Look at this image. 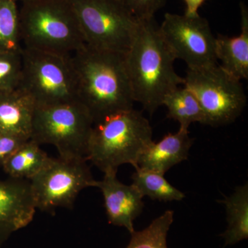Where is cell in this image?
Returning <instances> with one entry per match:
<instances>
[{
    "label": "cell",
    "mask_w": 248,
    "mask_h": 248,
    "mask_svg": "<svg viewBox=\"0 0 248 248\" xmlns=\"http://www.w3.org/2000/svg\"><path fill=\"white\" fill-rule=\"evenodd\" d=\"M135 102L151 115L165 96L184 84L176 73V59L160 33L154 18L139 20L131 45L124 55Z\"/></svg>",
    "instance_id": "6da1fadb"
},
{
    "label": "cell",
    "mask_w": 248,
    "mask_h": 248,
    "mask_svg": "<svg viewBox=\"0 0 248 248\" xmlns=\"http://www.w3.org/2000/svg\"><path fill=\"white\" fill-rule=\"evenodd\" d=\"M124 55L86 45L71 55L79 101L89 110L94 123L133 108L135 101Z\"/></svg>",
    "instance_id": "7a4b0ae2"
},
{
    "label": "cell",
    "mask_w": 248,
    "mask_h": 248,
    "mask_svg": "<svg viewBox=\"0 0 248 248\" xmlns=\"http://www.w3.org/2000/svg\"><path fill=\"white\" fill-rule=\"evenodd\" d=\"M152 138L151 124L141 112L134 108L121 111L93 124L87 160L104 173L117 172L125 164L136 169Z\"/></svg>",
    "instance_id": "3957f363"
},
{
    "label": "cell",
    "mask_w": 248,
    "mask_h": 248,
    "mask_svg": "<svg viewBox=\"0 0 248 248\" xmlns=\"http://www.w3.org/2000/svg\"><path fill=\"white\" fill-rule=\"evenodd\" d=\"M19 14L24 48L71 56L86 45L69 0L26 1Z\"/></svg>",
    "instance_id": "277c9868"
},
{
    "label": "cell",
    "mask_w": 248,
    "mask_h": 248,
    "mask_svg": "<svg viewBox=\"0 0 248 248\" xmlns=\"http://www.w3.org/2000/svg\"><path fill=\"white\" fill-rule=\"evenodd\" d=\"M93 124L92 116L79 101L36 107L31 140L53 145L60 157L87 160Z\"/></svg>",
    "instance_id": "5b68a950"
},
{
    "label": "cell",
    "mask_w": 248,
    "mask_h": 248,
    "mask_svg": "<svg viewBox=\"0 0 248 248\" xmlns=\"http://www.w3.org/2000/svg\"><path fill=\"white\" fill-rule=\"evenodd\" d=\"M22 57L19 88L32 97L36 107L79 101L71 56L22 47Z\"/></svg>",
    "instance_id": "8992f818"
},
{
    "label": "cell",
    "mask_w": 248,
    "mask_h": 248,
    "mask_svg": "<svg viewBox=\"0 0 248 248\" xmlns=\"http://www.w3.org/2000/svg\"><path fill=\"white\" fill-rule=\"evenodd\" d=\"M86 45L98 50L128 51L138 20L121 0H69Z\"/></svg>",
    "instance_id": "52a82bcc"
},
{
    "label": "cell",
    "mask_w": 248,
    "mask_h": 248,
    "mask_svg": "<svg viewBox=\"0 0 248 248\" xmlns=\"http://www.w3.org/2000/svg\"><path fill=\"white\" fill-rule=\"evenodd\" d=\"M184 86L200 103L206 125L219 126L234 122L246 106L247 97L241 80L218 64L188 68Z\"/></svg>",
    "instance_id": "ba28073f"
},
{
    "label": "cell",
    "mask_w": 248,
    "mask_h": 248,
    "mask_svg": "<svg viewBox=\"0 0 248 248\" xmlns=\"http://www.w3.org/2000/svg\"><path fill=\"white\" fill-rule=\"evenodd\" d=\"M36 208L52 212L57 208H73L81 190L97 187L87 160L50 157L31 180Z\"/></svg>",
    "instance_id": "9c48e42d"
},
{
    "label": "cell",
    "mask_w": 248,
    "mask_h": 248,
    "mask_svg": "<svg viewBox=\"0 0 248 248\" xmlns=\"http://www.w3.org/2000/svg\"><path fill=\"white\" fill-rule=\"evenodd\" d=\"M159 27L174 58L185 62L188 68L217 64L216 37L205 18L167 13Z\"/></svg>",
    "instance_id": "30bf717a"
},
{
    "label": "cell",
    "mask_w": 248,
    "mask_h": 248,
    "mask_svg": "<svg viewBox=\"0 0 248 248\" xmlns=\"http://www.w3.org/2000/svg\"><path fill=\"white\" fill-rule=\"evenodd\" d=\"M36 209L29 180L0 181V248L13 233L32 221Z\"/></svg>",
    "instance_id": "8fae6325"
},
{
    "label": "cell",
    "mask_w": 248,
    "mask_h": 248,
    "mask_svg": "<svg viewBox=\"0 0 248 248\" xmlns=\"http://www.w3.org/2000/svg\"><path fill=\"white\" fill-rule=\"evenodd\" d=\"M97 187L102 191L109 223L124 227L133 232V221L143 208V196L131 184H122L117 178V172H107Z\"/></svg>",
    "instance_id": "7c38bea8"
},
{
    "label": "cell",
    "mask_w": 248,
    "mask_h": 248,
    "mask_svg": "<svg viewBox=\"0 0 248 248\" xmlns=\"http://www.w3.org/2000/svg\"><path fill=\"white\" fill-rule=\"evenodd\" d=\"M192 143L188 130L180 128L177 133L168 134L161 141H152L140 156L136 169L164 174L187 159Z\"/></svg>",
    "instance_id": "4fadbf2b"
},
{
    "label": "cell",
    "mask_w": 248,
    "mask_h": 248,
    "mask_svg": "<svg viewBox=\"0 0 248 248\" xmlns=\"http://www.w3.org/2000/svg\"><path fill=\"white\" fill-rule=\"evenodd\" d=\"M35 108L33 99L20 88L0 93V133L30 140Z\"/></svg>",
    "instance_id": "5bb4252c"
},
{
    "label": "cell",
    "mask_w": 248,
    "mask_h": 248,
    "mask_svg": "<svg viewBox=\"0 0 248 248\" xmlns=\"http://www.w3.org/2000/svg\"><path fill=\"white\" fill-rule=\"evenodd\" d=\"M241 34L235 37L218 35L216 37L217 60L220 66L239 80L248 78V9L240 3Z\"/></svg>",
    "instance_id": "9a60e30c"
},
{
    "label": "cell",
    "mask_w": 248,
    "mask_h": 248,
    "mask_svg": "<svg viewBox=\"0 0 248 248\" xmlns=\"http://www.w3.org/2000/svg\"><path fill=\"white\" fill-rule=\"evenodd\" d=\"M49 159L40 145L30 139L8 158L2 169L10 178L29 181L45 167Z\"/></svg>",
    "instance_id": "2e32d148"
},
{
    "label": "cell",
    "mask_w": 248,
    "mask_h": 248,
    "mask_svg": "<svg viewBox=\"0 0 248 248\" xmlns=\"http://www.w3.org/2000/svg\"><path fill=\"white\" fill-rule=\"evenodd\" d=\"M226 206L228 228L222 234L226 246L237 244L248 237V184L236 187L234 193L219 201Z\"/></svg>",
    "instance_id": "e0dca14e"
},
{
    "label": "cell",
    "mask_w": 248,
    "mask_h": 248,
    "mask_svg": "<svg viewBox=\"0 0 248 248\" xmlns=\"http://www.w3.org/2000/svg\"><path fill=\"white\" fill-rule=\"evenodd\" d=\"M163 105L167 108V117L179 122L180 128L188 130L190 124L195 122L206 125L205 114L200 103L186 86H179L166 94Z\"/></svg>",
    "instance_id": "ac0fdd59"
},
{
    "label": "cell",
    "mask_w": 248,
    "mask_h": 248,
    "mask_svg": "<svg viewBox=\"0 0 248 248\" xmlns=\"http://www.w3.org/2000/svg\"><path fill=\"white\" fill-rule=\"evenodd\" d=\"M164 174L146 170L136 169L132 176L133 185L143 197L161 202L182 201L185 195L177 190L164 177Z\"/></svg>",
    "instance_id": "d6986e66"
},
{
    "label": "cell",
    "mask_w": 248,
    "mask_h": 248,
    "mask_svg": "<svg viewBox=\"0 0 248 248\" xmlns=\"http://www.w3.org/2000/svg\"><path fill=\"white\" fill-rule=\"evenodd\" d=\"M174 221V212L167 210L141 231H134L126 248H169L167 235Z\"/></svg>",
    "instance_id": "ffe728a7"
},
{
    "label": "cell",
    "mask_w": 248,
    "mask_h": 248,
    "mask_svg": "<svg viewBox=\"0 0 248 248\" xmlns=\"http://www.w3.org/2000/svg\"><path fill=\"white\" fill-rule=\"evenodd\" d=\"M16 0H0V50L16 51L21 46L19 14Z\"/></svg>",
    "instance_id": "44dd1931"
},
{
    "label": "cell",
    "mask_w": 248,
    "mask_h": 248,
    "mask_svg": "<svg viewBox=\"0 0 248 248\" xmlns=\"http://www.w3.org/2000/svg\"><path fill=\"white\" fill-rule=\"evenodd\" d=\"M22 76V49L16 51L0 50V93L19 89Z\"/></svg>",
    "instance_id": "7402d4cb"
},
{
    "label": "cell",
    "mask_w": 248,
    "mask_h": 248,
    "mask_svg": "<svg viewBox=\"0 0 248 248\" xmlns=\"http://www.w3.org/2000/svg\"><path fill=\"white\" fill-rule=\"evenodd\" d=\"M138 20L154 18L155 14L164 7L166 0H121Z\"/></svg>",
    "instance_id": "603a6c76"
},
{
    "label": "cell",
    "mask_w": 248,
    "mask_h": 248,
    "mask_svg": "<svg viewBox=\"0 0 248 248\" xmlns=\"http://www.w3.org/2000/svg\"><path fill=\"white\" fill-rule=\"evenodd\" d=\"M25 141H27L0 133V167H2L8 158Z\"/></svg>",
    "instance_id": "cb8c5ba5"
},
{
    "label": "cell",
    "mask_w": 248,
    "mask_h": 248,
    "mask_svg": "<svg viewBox=\"0 0 248 248\" xmlns=\"http://www.w3.org/2000/svg\"><path fill=\"white\" fill-rule=\"evenodd\" d=\"M186 4V16L193 17L198 16V11L206 0H184Z\"/></svg>",
    "instance_id": "d4e9b609"
},
{
    "label": "cell",
    "mask_w": 248,
    "mask_h": 248,
    "mask_svg": "<svg viewBox=\"0 0 248 248\" xmlns=\"http://www.w3.org/2000/svg\"><path fill=\"white\" fill-rule=\"evenodd\" d=\"M17 1H21V2H26V1H35V0H16Z\"/></svg>",
    "instance_id": "484cf974"
}]
</instances>
